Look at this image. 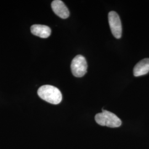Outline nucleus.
Here are the masks:
<instances>
[{
    "label": "nucleus",
    "instance_id": "f257e3e1",
    "mask_svg": "<svg viewBox=\"0 0 149 149\" xmlns=\"http://www.w3.org/2000/svg\"><path fill=\"white\" fill-rule=\"evenodd\" d=\"M38 95L44 101L53 104H58L63 98L60 91L53 86H41L38 90Z\"/></svg>",
    "mask_w": 149,
    "mask_h": 149
},
{
    "label": "nucleus",
    "instance_id": "f03ea898",
    "mask_svg": "<svg viewBox=\"0 0 149 149\" xmlns=\"http://www.w3.org/2000/svg\"><path fill=\"white\" fill-rule=\"evenodd\" d=\"M95 120L98 124L109 128H118L122 125L121 120L115 114L104 109L96 114Z\"/></svg>",
    "mask_w": 149,
    "mask_h": 149
},
{
    "label": "nucleus",
    "instance_id": "7ed1b4c3",
    "mask_svg": "<svg viewBox=\"0 0 149 149\" xmlns=\"http://www.w3.org/2000/svg\"><path fill=\"white\" fill-rule=\"evenodd\" d=\"M71 70L73 75L77 77L84 76L87 72V63L84 56L78 55L72 60Z\"/></svg>",
    "mask_w": 149,
    "mask_h": 149
},
{
    "label": "nucleus",
    "instance_id": "20e7f679",
    "mask_svg": "<svg viewBox=\"0 0 149 149\" xmlns=\"http://www.w3.org/2000/svg\"><path fill=\"white\" fill-rule=\"evenodd\" d=\"M108 22L114 37L117 39L120 38L122 33V27L120 17L117 12L111 11L108 13Z\"/></svg>",
    "mask_w": 149,
    "mask_h": 149
},
{
    "label": "nucleus",
    "instance_id": "39448f33",
    "mask_svg": "<svg viewBox=\"0 0 149 149\" xmlns=\"http://www.w3.org/2000/svg\"><path fill=\"white\" fill-rule=\"evenodd\" d=\"M52 8L54 12L59 17L66 19L69 17L70 12L64 2L60 0H55L52 3Z\"/></svg>",
    "mask_w": 149,
    "mask_h": 149
},
{
    "label": "nucleus",
    "instance_id": "423d86ee",
    "mask_svg": "<svg viewBox=\"0 0 149 149\" xmlns=\"http://www.w3.org/2000/svg\"><path fill=\"white\" fill-rule=\"evenodd\" d=\"M31 30L32 34L42 38H47L51 34V29L45 25L34 24L33 25Z\"/></svg>",
    "mask_w": 149,
    "mask_h": 149
},
{
    "label": "nucleus",
    "instance_id": "0eeeda50",
    "mask_svg": "<svg viewBox=\"0 0 149 149\" xmlns=\"http://www.w3.org/2000/svg\"><path fill=\"white\" fill-rule=\"evenodd\" d=\"M149 72V58L141 60L136 64L134 68V75L135 77L147 74Z\"/></svg>",
    "mask_w": 149,
    "mask_h": 149
}]
</instances>
